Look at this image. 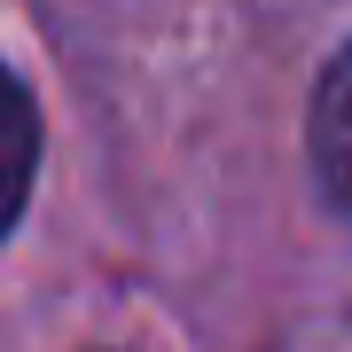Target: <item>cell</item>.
Wrapping results in <instances>:
<instances>
[{
	"mask_svg": "<svg viewBox=\"0 0 352 352\" xmlns=\"http://www.w3.org/2000/svg\"><path fill=\"white\" fill-rule=\"evenodd\" d=\"M32 164H39V118H32V94L0 71V235H8L16 212H24Z\"/></svg>",
	"mask_w": 352,
	"mask_h": 352,
	"instance_id": "cell-2",
	"label": "cell"
},
{
	"mask_svg": "<svg viewBox=\"0 0 352 352\" xmlns=\"http://www.w3.org/2000/svg\"><path fill=\"white\" fill-rule=\"evenodd\" d=\"M314 173L352 212V39L337 47V63L321 71V94H314Z\"/></svg>",
	"mask_w": 352,
	"mask_h": 352,
	"instance_id": "cell-1",
	"label": "cell"
}]
</instances>
